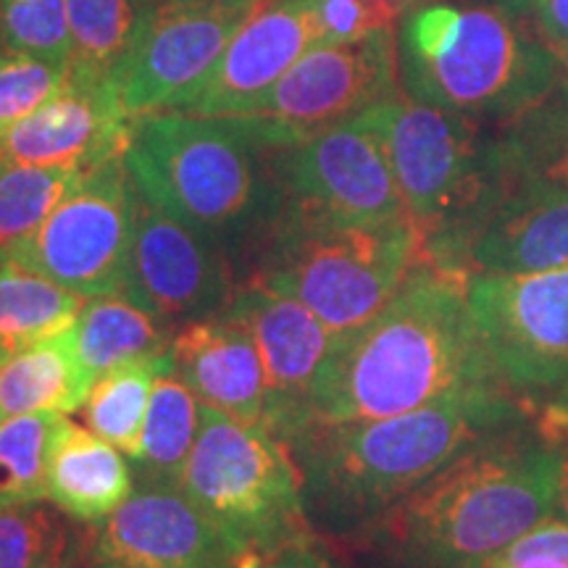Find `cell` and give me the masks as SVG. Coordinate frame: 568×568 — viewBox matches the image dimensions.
I'll return each mask as SVG.
<instances>
[{"instance_id":"1","label":"cell","mask_w":568,"mask_h":568,"mask_svg":"<svg viewBox=\"0 0 568 568\" xmlns=\"http://www.w3.org/2000/svg\"><path fill=\"white\" fill-rule=\"evenodd\" d=\"M468 274L424 258L366 324L335 335L316 374L311 422L406 414L447 395L508 389L466 293Z\"/></svg>"},{"instance_id":"2","label":"cell","mask_w":568,"mask_h":568,"mask_svg":"<svg viewBox=\"0 0 568 568\" xmlns=\"http://www.w3.org/2000/svg\"><path fill=\"white\" fill-rule=\"evenodd\" d=\"M510 389L447 395L406 414L314 422L287 439L311 529L351 539L474 447L524 426Z\"/></svg>"},{"instance_id":"3","label":"cell","mask_w":568,"mask_h":568,"mask_svg":"<svg viewBox=\"0 0 568 568\" xmlns=\"http://www.w3.org/2000/svg\"><path fill=\"white\" fill-rule=\"evenodd\" d=\"M558 474L560 447L518 426L447 464L347 542L376 568H487L558 514Z\"/></svg>"},{"instance_id":"4","label":"cell","mask_w":568,"mask_h":568,"mask_svg":"<svg viewBox=\"0 0 568 568\" xmlns=\"http://www.w3.org/2000/svg\"><path fill=\"white\" fill-rule=\"evenodd\" d=\"M397 67L410 98L493 130L566 77L531 0H424L397 27Z\"/></svg>"},{"instance_id":"5","label":"cell","mask_w":568,"mask_h":568,"mask_svg":"<svg viewBox=\"0 0 568 568\" xmlns=\"http://www.w3.org/2000/svg\"><path fill=\"white\" fill-rule=\"evenodd\" d=\"M124 163L148 201L251 272L282 216L272 148L232 116L159 111L138 119Z\"/></svg>"},{"instance_id":"6","label":"cell","mask_w":568,"mask_h":568,"mask_svg":"<svg viewBox=\"0 0 568 568\" xmlns=\"http://www.w3.org/2000/svg\"><path fill=\"white\" fill-rule=\"evenodd\" d=\"M358 119L385 148L424 258L468 274L474 237L506 187L497 130L403 88Z\"/></svg>"},{"instance_id":"7","label":"cell","mask_w":568,"mask_h":568,"mask_svg":"<svg viewBox=\"0 0 568 568\" xmlns=\"http://www.w3.org/2000/svg\"><path fill=\"white\" fill-rule=\"evenodd\" d=\"M418 261L414 222L351 226L282 213L245 282L295 297L343 335L379 314Z\"/></svg>"},{"instance_id":"8","label":"cell","mask_w":568,"mask_h":568,"mask_svg":"<svg viewBox=\"0 0 568 568\" xmlns=\"http://www.w3.org/2000/svg\"><path fill=\"white\" fill-rule=\"evenodd\" d=\"M182 489L243 560L316 535L284 443L261 426L237 422L203 403Z\"/></svg>"},{"instance_id":"9","label":"cell","mask_w":568,"mask_h":568,"mask_svg":"<svg viewBox=\"0 0 568 568\" xmlns=\"http://www.w3.org/2000/svg\"><path fill=\"white\" fill-rule=\"evenodd\" d=\"M397 88V27H387L311 48L264 98L232 119L264 148H284L353 122Z\"/></svg>"},{"instance_id":"10","label":"cell","mask_w":568,"mask_h":568,"mask_svg":"<svg viewBox=\"0 0 568 568\" xmlns=\"http://www.w3.org/2000/svg\"><path fill=\"white\" fill-rule=\"evenodd\" d=\"M134 182L124 159L92 169L30 237L3 258L82 297L126 295L134 237Z\"/></svg>"},{"instance_id":"11","label":"cell","mask_w":568,"mask_h":568,"mask_svg":"<svg viewBox=\"0 0 568 568\" xmlns=\"http://www.w3.org/2000/svg\"><path fill=\"white\" fill-rule=\"evenodd\" d=\"M466 293L500 379L539 410L568 385V268L474 272Z\"/></svg>"},{"instance_id":"12","label":"cell","mask_w":568,"mask_h":568,"mask_svg":"<svg viewBox=\"0 0 568 568\" xmlns=\"http://www.w3.org/2000/svg\"><path fill=\"white\" fill-rule=\"evenodd\" d=\"M272 166L290 216L351 226L410 222L385 148L361 119L272 148Z\"/></svg>"},{"instance_id":"13","label":"cell","mask_w":568,"mask_h":568,"mask_svg":"<svg viewBox=\"0 0 568 568\" xmlns=\"http://www.w3.org/2000/svg\"><path fill=\"white\" fill-rule=\"evenodd\" d=\"M138 190V187H134ZM237 266L213 240L176 222L134 193V237L126 295L169 329L222 316L243 282Z\"/></svg>"},{"instance_id":"14","label":"cell","mask_w":568,"mask_h":568,"mask_svg":"<svg viewBox=\"0 0 568 568\" xmlns=\"http://www.w3.org/2000/svg\"><path fill=\"white\" fill-rule=\"evenodd\" d=\"M251 13L253 9L163 0L132 51L109 74V88L126 116L138 122L182 101L211 74Z\"/></svg>"},{"instance_id":"15","label":"cell","mask_w":568,"mask_h":568,"mask_svg":"<svg viewBox=\"0 0 568 568\" xmlns=\"http://www.w3.org/2000/svg\"><path fill=\"white\" fill-rule=\"evenodd\" d=\"M222 316L243 326L258 347L266 376L264 429L287 443L311 422L316 374L335 335L301 301L253 282L240 284Z\"/></svg>"},{"instance_id":"16","label":"cell","mask_w":568,"mask_h":568,"mask_svg":"<svg viewBox=\"0 0 568 568\" xmlns=\"http://www.w3.org/2000/svg\"><path fill=\"white\" fill-rule=\"evenodd\" d=\"M92 560L119 568H243V556L176 485L134 481L132 495L98 524Z\"/></svg>"},{"instance_id":"17","label":"cell","mask_w":568,"mask_h":568,"mask_svg":"<svg viewBox=\"0 0 568 568\" xmlns=\"http://www.w3.org/2000/svg\"><path fill=\"white\" fill-rule=\"evenodd\" d=\"M316 48L314 24L297 0H264L234 32L222 59L169 111L240 116Z\"/></svg>"},{"instance_id":"18","label":"cell","mask_w":568,"mask_h":568,"mask_svg":"<svg viewBox=\"0 0 568 568\" xmlns=\"http://www.w3.org/2000/svg\"><path fill=\"white\" fill-rule=\"evenodd\" d=\"M134 124L113 98L109 80H82L69 69L63 92L6 134L0 159L92 172L113 159H124Z\"/></svg>"},{"instance_id":"19","label":"cell","mask_w":568,"mask_h":568,"mask_svg":"<svg viewBox=\"0 0 568 568\" xmlns=\"http://www.w3.org/2000/svg\"><path fill=\"white\" fill-rule=\"evenodd\" d=\"M550 268H568V190L508 176L468 251V274Z\"/></svg>"},{"instance_id":"20","label":"cell","mask_w":568,"mask_h":568,"mask_svg":"<svg viewBox=\"0 0 568 568\" xmlns=\"http://www.w3.org/2000/svg\"><path fill=\"white\" fill-rule=\"evenodd\" d=\"M172 364L203 406L264 429V364L243 326L226 316L184 324L172 339Z\"/></svg>"},{"instance_id":"21","label":"cell","mask_w":568,"mask_h":568,"mask_svg":"<svg viewBox=\"0 0 568 568\" xmlns=\"http://www.w3.org/2000/svg\"><path fill=\"white\" fill-rule=\"evenodd\" d=\"M134 489L130 458L109 439L61 416L48 456L45 500L82 524H103Z\"/></svg>"},{"instance_id":"22","label":"cell","mask_w":568,"mask_h":568,"mask_svg":"<svg viewBox=\"0 0 568 568\" xmlns=\"http://www.w3.org/2000/svg\"><path fill=\"white\" fill-rule=\"evenodd\" d=\"M95 376L84 366L74 326L11 355L0 366V418L19 414H77Z\"/></svg>"},{"instance_id":"23","label":"cell","mask_w":568,"mask_h":568,"mask_svg":"<svg viewBox=\"0 0 568 568\" xmlns=\"http://www.w3.org/2000/svg\"><path fill=\"white\" fill-rule=\"evenodd\" d=\"M74 332L84 366L95 379L132 361L172 353L176 335L130 295L88 297Z\"/></svg>"},{"instance_id":"24","label":"cell","mask_w":568,"mask_h":568,"mask_svg":"<svg viewBox=\"0 0 568 568\" xmlns=\"http://www.w3.org/2000/svg\"><path fill=\"white\" fill-rule=\"evenodd\" d=\"M88 297L71 293L45 274L3 258L0 264V358L45 343L71 329Z\"/></svg>"},{"instance_id":"25","label":"cell","mask_w":568,"mask_h":568,"mask_svg":"<svg viewBox=\"0 0 568 568\" xmlns=\"http://www.w3.org/2000/svg\"><path fill=\"white\" fill-rule=\"evenodd\" d=\"M197 429H201V400L174 368L163 372L155 379L151 406H148L140 456L130 460L134 481L182 487Z\"/></svg>"},{"instance_id":"26","label":"cell","mask_w":568,"mask_h":568,"mask_svg":"<svg viewBox=\"0 0 568 568\" xmlns=\"http://www.w3.org/2000/svg\"><path fill=\"white\" fill-rule=\"evenodd\" d=\"M159 6V0H67L71 74L109 80Z\"/></svg>"},{"instance_id":"27","label":"cell","mask_w":568,"mask_h":568,"mask_svg":"<svg viewBox=\"0 0 568 568\" xmlns=\"http://www.w3.org/2000/svg\"><path fill=\"white\" fill-rule=\"evenodd\" d=\"M172 368V353H166L132 361V364L101 374L92 382L88 400L80 408L84 426L134 460L140 456L142 429H145L155 379Z\"/></svg>"},{"instance_id":"28","label":"cell","mask_w":568,"mask_h":568,"mask_svg":"<svg viewBox=\"0 0 568 568\" xmlns=\"http://www.w3.org/2000/svg\"><path fill=\"white\" fill-rule=\"evenodd\" d=\"M503 172L568 190V77L527 113L497 126Z\"/></svg>"},{"instance_id":"29","label":"cell","mask_w":568,"mask_h":568,"mask_svg":"<svg viewBox=\"0 0 568 568\" xmlns=\"http://www.w3.org/2000/svg\"><path fill=\"white\" fill-rule=\"evenodd\" d=\"M88 174L82 169L0 159V255L30 237Z\"/></svg>"},{"instance_id":"30","label":"cell","mask_w":568,"mask_h":568,"mask_svg":"<svg viewBox=\"0 0 568 568\" xmlns=\"http://www.w3.org/2000/svg\"><path fill=\"white\" fill-rule=\"evenodd\" d=\"M61 414L0 418V503L45 500L48 456Z\"/></svg>"},{"instance_id":"31","label":"cell","mask_w":568,"mask_h":568,"mask_svg":"<svg viewBox=\"0 0 568 568\" xmlns=\"http://www.w3.org/2000/svg\"><path fill=\"white\" fill-rule=\"evenodd\" d=\"M74 550L63 518L34 503H0V568H71Z\"/></svg>"},{"instance_id":"32","label":"cell","mask_w":568,"mask_h":568,"mask_svg":"<svg viewBox=\"0 0 568 568\" xmlns=\"http://www.w3.org/2000/svg\"><path fill=\"white\" fill-rule=\"evenodd\" d=\"M69 84V61L3 48L0 51V142L30 113L42 109Z\"/></svg>"},{"instance_id":"33","label":"cell","mask_w":568,"mask_h":568,"mask_svg":"<svg viewBox=\"0 0 568 568\" xmlns=\"http://www.w3.org/2000/svg\"><path fill=\"white\" fill-rule=\"evenodd\" d=\"M3 48H17L42 59L69 61L67 0H0Z\"/></svg>"},{"instance_id":"34","label":"cell","mask_w":568,"mask_h":568,"mask_svg":"<svg viewBox=\"0 0 568 568\" xmlns=\"http://www.w3.org/2000/svg\"><path fill=\"white\" fill-rule=\"evenodd\" d=\"M314 24L316 45H337L368 32L397 27L406 9L387 0H297Z\"/></svg>"},{"instance_id":"35","label":"cell","mask_w":568,"mask_h":568,"mask_svg":"<svg viewBox=\"0 0 568 568\" xmlns=\"http://www.w3.org/2000/svg\"><path fill=\"white\" fill-rule=\"evenodd\" d=\"M243 568H339L316 535L282 545L266 556L245 560Z\"/></svg>"},{"instance_id":"36","label":"cell","mask_w":568,"mask_h":568,"mask_svg":"<svg viewBox=\"0 0 568 568\" xmlns=\"http://www.w3.org/2000/svg\"><path fill=\"white\" fill-rule=\"evenodd\" d=\"M545 38L560 61L568 55V0H531Z\"/></svg>"},{"instance_id":"37","label":"cell","mask_w":568,"mask_h":568,"mask_svg":"<svg viewBox=\"0 0 568 568\" xmlns=\"http://www.w3.org/2000/svg\"><path fill=\"white\" fill-rule=\"evenodd\" d=\"M537 429L556 447H568V385L537 410Z\"/></svg>"},{"instance_id":"38","label":"cell","mask_w":568,"mask_h":568,"mask_svg":"<svg viewBox=\"0 0 568 568\" xmlns=\"http://www.w3.org/2000/svg\"><path fill=\"white\" fill-rule=\"evenodd\" d=\"M487 568H568L566 560L542 556V552H529L516 548V545H508L506 550L497 556Z\"/></svg>"},{"instance_id":"39","label":"cell","mask_w":568,"mask_h":568,"mask_svg":"<svg viewBox=\"0 0 568 568\" xmlns=\"http://www.w3.org/2000/svg\"><path fill=\"white\" fill-rule=\"evenodd\" d=\"M558 508L568 518V447H560V474H558Z\"/></svg>"},{"instance_id":"40","label":"cell","mask_w":568,"mask_h":568,"mask_svg":"<svg viewBox=\"0 0 568 568\" xmlns=\"http://www.w3.org/2000/svg\"><path fill=\"white\" fill-rule=\"evenodd\" d=\"M169 3H211V6H230V9H255L264 0H169Z\"/></svg>"},{"instance_id":"41","label":"cell","mask_w":568,"mask_h":568,"mask_svg":"<svg viewBox=\"0 0 568 568\" xmlns=\"http://www.w3.org/2000/svg\"><path fill=\"white\" fill-rule=\"evenodd\" d=\"M387 3H395V6H400V9H406V11H410V9H414V6H418V3H424V0H387Z\"/></svg>"},{"instance_id":"42","label":"cell","mask_w":568,"mask_h":568,"mask_svg":"<svg viewBox=\"0 0 568 568\" xmlns=\"http://www.w3.org/2000/svg\"><path fill=\"white\" fill-rule=\"evenodd\" d=\"M92 568H119V566H111V564H103V560H92Z\"/></svg>"},{"instance_id":"43","label":"cell","mask_w":568,"mask_h":568,"mask_svg":"<svg viewBox=\"0 0 568 568\" xmlns=\"http://www.w3.org/2000/svg\"><path fill=\"white\" fill-rule=\"evenodd\" d=\"M0 51H3V30H0Z\"/></svg>"},{"instance_id":"44","label":"cell","mask_w":568,"mask_h":568,"mask_svg":"<svg viewBox=\"0 0 568 568\" xmlns=\"http://www.w3.org/2000/svg\"><path fill=\"white\" fill-rule=\"evenodd\" d=\"M564 67H566V77H568V55L564 59Z\"/></svg>"},{"instance_id":"45","label":"cell","mask_w":568,"mask_h":568,"mask_svg":"<svg viewBox=\"0 0 568 568\" xmlns=\"http://www.w3.org/2000/svg\"><path fill=\"white\" fill-rule=\"evenodd\" d=\"M0 264H3V255H0Z\"/></svg>"},{"instance_id":"46","label":"cell","mask_w":568,"mask_h":568,"mask_svg":"<svg viewBox=\"0 0 568 568\" xmlns=\"http://www.w3.org/2000/svg\"><path fill=\"white\" fill-rule=\"evenodd\" d=\"M0 366H3V358H0Z\"/></svg>"},{"instance_id":"47","label":"cell","mask_w":568,"mask_h":568,"mask_svg":"<svg viewBox=\"0 0 568 568\" xmlns=\"http://www.w3.org/2000/svg\"><path fill=\"white\" fill-rule=\"evenodd\" d=\"M159 3H163V0H159Z\"/></svg>"}]
</instances>
